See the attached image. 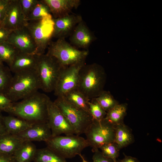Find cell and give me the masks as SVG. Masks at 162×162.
Here are the masks:
<instances>
[{
	"label": "cell",
	"mask_w": 162,
	"mask_h": 162,
	"mask_svg": "<svg viewBox=\"0 0 162 162\" xmlns=\"http://www.w3.org/2000/svg\"><path fill=\"white\" fill-rule=\"evenodd\" d=\"M97 38L82 20L75 27L70 36V44L77 48L88 49Z\"/></svg>",
	"instance_id": "5bb4252c"
},
{
	"label": "cell",
	"mask_w": 162,
	"mask_h": 162,
	"mask_svg": "<svg viewBox=\"0 0 162 162\" xmlns=\"http://www.w3.org/2000/svg\"><path fill=\"white\" fill-rule=\"evenodd\" d=\"M134 139L131 129L124 123L116 126L114 142L120 149L132 144Z\"/></svg>",
	"instance_id": "44dd1931"
},
{
	"label": "cell",
	"mask_w": 162,
	"mask_h": 162,
	"mask_svg": "<svg viewBox=\"0 0 162 162\" xmlns=\"http://www.w3.org/2000/svg\"><path fill=\"white\" fill-rule=\"evenodd\" d=\"M106 80V74L101 65L96 63L86 64L80 71L77 88L90 100L104 90Z\"/></svg>",
	"instance_id": "7a4b0ae2"
},
{
	"label": "cell",
	"mask_w": 162,
	"mask_h": 162,
	"mask_svg": "<svg viewBox=\"0 0 162 162\" xmlns=\"http://www.w3.org/2000/svg\"><path fill=\"white\" fill-rule=\"evenodd\" d=\"M39 55L20 52L8 65L14 74L26 70L36 69Z\"/></svg>",
	"instance_id": "ac0fdd59"
},
{
	"label": "cell",
	"mask_w": 162,
	"mask_h": 162,
	"mask_svg": "<svg viewBox=\"0 0 162 162\" xmlns=\"http://www.w3.org/2000/svg\"><path fill=\"white\" fill-rule=\"evenodd\" d=\"M7 133L17 135L31 127L33 123L19 117L9 115L4 116Z\"/></svg>",
	"instance_id": "d6986e66"
},
{
	"label": "cell",
	"mask_w": 162,
	"mask_h": 162,
	"mask_svg": "<svg viewBox=\"0 0 162 162\" xmlns=\"http://www.w3.org/2000/svg\"><path fill=\"white\" fill-rule=\"evenodd\" d=\"M85 64L83 62L63 68L53 91L55 95L63 96L77 88L80 71Z\"/></svg>",
	"instance_id": "30bf717a"
},
{
	"label": "cell",
	"mask_w": 162,
	"mask_h": 162,
	"mask_svg": "<svg viewBox=\"0 0 162 162\" xmlns=\"http://www.w3.org/2000/svg\"><path fill=\"white\" fill-rule=\"evenodd\" d=\"M50 100L46 94L38 91L13 102L8 113L33 123L47 122L48 104Z\"/></svg>",
	"instance_id": "6da1fadb"
},
{
	"label": "cell",
	"mask_w": 162,
	"mask_h": 162,
	"mask_svg": "<svg viewBox=\"0 0 162 162\" xmlns=\"http://www.w3.org/2000/svg\"><path fill=\"white\" fill-rule=\"evenodd\" d=\"M7 42L14 45L19 52L36 54L35 43L26 25L11 31Z\"/></svg>",
	"instance_id": "7c38bea8"
},
{
	"label": "cell",
	"mask_w": 162,
	"mask_h": 162,
	"mask_svg": "<svg viewBox=\"0 0 162 162\" xmlns=\"http://www.w3.org/2000/svg\"><path fill=\"white\" fill-rule=\"evenodd\" d=\"M93 153V162H115L112 159L104 157L99 149L96 150Z\"/></svg>",
	"instance_id": "e575fe53"
},
{
	"label": "cell",
	"mask_w": 162,
	"mask_h": 162,
	"mask_svg": "<svg viewBox=\"0 0 162 162\" xmlns=\"http://www.w3.org/2000/svg\"><path fill=\"white\" fill-rule=\"evenodd\" d=\"M53 38L65 39L70 36L77 24L83 20L81 16L71 14L66 16L53 18Z\"/></svg>",
	"instance_id": "9a60e30c"
},
{
	"label": "cell",
	"mask_w": 162,
	"mask_h": 162,
	"mask_svg": "<svg viewBox=\"0 0 162 162\" xmlns=\"http://www.w3.org/2000/svg\"><path fill=\"white\" fill-rule=\"evenodd\" d=\"M79 155L80 156V157H81V158L82 159V162H88L85 160L84 157L81 154H80Z\"/></svg>",
	"instance_id": "ab89813d"
},
{
	"label": "cell",
	"mask_w": 162,
	"mask_h": 162,
	"mask_svg": "<svg viewBox=\"0 0 162 162\" xmlns=\"http://www.w3.org/2000/svg\"><path fill=\"white\" fill-rule=\"evenodd\" d=\"M12 44L6 42L0 44V61L9 65L19 53Z\"/></svg>",
	"instance_id": "484cf974"
},
{
	"label": "cell",
	"mask_w": 162,
	"mask_h": 162,
	"mask_svg": "<svg viewBox=\"0 0 162 162\" xmlns=\"http://www.w3.org/2000/svg\"><path fill=\"white\" fill-rule=\"evenodd\" d=\"M37 149L32 142L24 141L13 155L15 162H32Z\"/></svg>",
	"instance_id": "7402d4cb"
},
{
	"label": "cell",
	"mask_w": 162,
	"mask_h": 162,
	"mask_svg": "<svg viewBox=\"0 0 162 162\" xmlns=\"http://www.w3.org/2000/svg\"><path fill=\"white\" fill-rule=\"evenodd\" d=\"M23 141H44L52 137L51 131L48 122L33 123L24 131L16 135Z\"/></svg>",
	"instance_id": "2e32d148"
},
{
	"label": "cell",
	"mask_w": 162,
	"mask_h": 162,
	"mask_svg": "<svg viewBox=\"0 0 162 162\" xmlns=\"http://www.w3.org/2000/svg\"><path fill=\"white\" fill-rule=\"evenodd\" d=\"M2 63H3L0 61V65Z\"/></svg>",
	"instance_id": "60d3db41"
},
{
	"label": "cell",
	"mask_w": 162,
	"mask_h": 162,
	"mask_svg": "<svg viewBox=\"0 0 162 162\" xmlns=\"http://www.w3.org/2000/svg\"><path fill=\"white\" fill-rule=\"evenodd\" d=\"M48 7L53 18L62 17L72 13L81 4L80 0H43Z\"/></svg>",
	"instance_id": "e0dca14e"
},
{
	"label": "cell",
	"mask_w": 162,
	"mask_h": 162,
	"mask_svg": "<svg viewBox=\"0 0 162 162\" xmlns=\"http://www.w3.org/2000/svg\"><path fill=\"white\" fill-rule=\"evenodd\" d=\"M27 23L20 0H10L2 27L11 32L23 27Z\"/></svg>",
	"instance_id": "4fadbf2b"
},
{
	"label": "cell",
	"mask_w": 162,
	"mask_h": 162,
	"mask_svg": "<svg viewBox=\"0 0 162 162\" xmlns=\"http://www.w3.org/2000/svg\"><path fill=\"white\" fill-rule=\"evenodd\" d=\"M51 15L48 6L43 0L38 1L26 18V21L41 19Z\"/></svg>",
	"instance_id": "4316f807"
},
{
	"label": "cell",
	"mask_w": 162,
	"mask_h": 162,
	"mask_svg": "<svg viewBox=\"0 0 162 162\" xmlns=\"http://www.w3.org/2000/svg\"><path fill=\"white\" fill-rule=\"evenodd\" d=\"M27 21L26 26L36 45V54H44L53 38L54 22L52 16Z\"/></svg>",
	"instance_id": "52a82bcc"
},
{
	"label": "cell",
	"mask_w": 162,
	"mask_h": 162,
	"mask_svg": "<svg viewBox=\"0 0 162 162\" xmlns=\"http://www.w3.org/2000/svg\"><path fill=\"white\" fill-rule=\"evenodd\" d=\"M124 158L122 159H118L117 162H140L139 160L136 158L130 156H128L123 153Z\"/></svg>",
	"instance_id": "8d00e7d4"
},
{
	"label": "cell",
	"mask_w": 162,
	"mask_h": 162,
	"mask_svg": "<svg viewBox=\"0 0 162 162\" xmlns=\"http://www.w3.org/2000/svg\"><path fill=\"white\" fill-rule=\"evenodd\" d=\"M12 102L4 94L0 93V111L8 112L12 106Z\"/></svg>",
	"instance_id": "d6a6232c"
},
{
	"label": "cell",
	"mask_w": 162,
	"mask_h": 162,
	"mask_svg": "<svg viewBox=\"0 0 162 162\" xmlns=\"http://www.w3.org/2000/svg\"><path fill=\"white\" fill-rule=\"evenodd\" d=\"M47 122L50 128L52 137L76 134L74 128L59 108L50 99L48 104Z\"/></svg>",
	"instance_id": "8fae6325"
},
{
	"label": "cell",
	"mask_w": 162,
	"mask_h": 162,
	"mask_svg": "<svg viewBox=\"0 0 162 162\" xmlns=\"http://www.w3.org/2000/svg\"><path fill=\"white\" fill-rule=\"evenodd\" d=\"M33 161L34 162H67L66 159L47 147L37 149Z\"/></svg>",
	"instance_id": "d4e9b609"
},
{
	"label": "cell",
	"mask_w": 162,
	"mask_h": 162,
	"mask_svg": "<svg viewBox=\"0 0 162 162\" xmlns=\"http://www.w3.org/2000/svg\"><path fill=\"white\" fill-rule=\"evenodd\" d=\"M8 67L0 65V93L5 94L10 84L13 76Z\"/></svg>",
	"instance_id": "f1b7e54d"
},
{
	"label": "cell",
	"mask_w": 162,
	"mask_h": 162,
	"mask_svg": "<svg viewBox=\"0 0 162 162\" xmlns=\"http://www.w3.org/2000/svg\"><path fill=\"white\" fill-rule=\"evenodd\" d=\"M62 97L74 106L89 113L88 102L90 100L77 88L70 91Z\"/></svg>",
	"instance_id": "603a6c76"
},
{
	"label": "cell",
	"mask_w": 162,
	"mask_h": 162,
	"mask_svg": "<svg viewBox=\"0 0 162 162\" xmlns=\"http://www.w3.org/2000/svg\"><path fill=\"white\" fill-rule=\"evenodd\" d=\"M95 99L106 112L119 104L109 91L104 90Z\"/></svg>",
	"instance_id": "83f0119b"
},
{
	"label": "cell",
	"mask_w": 162,
	"mask_h": 162,
	"mask_svg": "<svg viewBox=\"0 0 162 162\" xmlns=\"http://www.w3.org/2000/svg\"><path fill=\"white\" fill-rule=\"evenodd\" d=\"M47 53L54 57L63 67L86 62L88 50H80L67 42L65 39L59 38L52 41Z\"/></svg>",
	"instance_id": "5b68a950"
},
{
	"label": "cell",
	"mask_w": 162,
	"mask_h": 162,
	"mask_svg": "<svg viewBox=\"0 0 162 162\" xmlns=\"http://www.w3.org/2000/svg\"><path fill=\"white\" fill-rule=\"evenodd\" d=\"M10 31L3 27H0V44L7 42Z\"/></svg>",
	"instance_id": "d590c367"
},
{
	"label": "cell",
	"mask_w": 162,
	"mask_h": 162,
	"mask_svg": "<svg viewBox=\"0 0 162 162\" xmlns=\"http://www.w3.org/2000/svg\"><path fill=\"white\" fill-rule=\"evenodd\" d=\"M127 108V103L119 104L107 112L105 118L115 126L123 123Z\"/></svg>",
	"instance_id": "cb8c5ba5"
},
{
	"label": "cell",
	"mask_w": 162,
	"mask_h": 162,
	"mask_svg": "<svg viewBox=\"0 0 162 162\" xmlns=\"http://www.w3.org/2000/svg\"><path fill=\"white\" fill-rule=\"evenodd\" d=\"M45 142L47 147L65 159L79 155L89 146L86 139L76 134L52 137Z\"/></svg>",
	"instance_id": "277c9868"
},
{
	"label": "cell",
	"mask_w": 162,
	"mask_h": 162,
	"mask_svg": "<svg viewBox=\"0 0 162 162\" xmlns=\"http://www.w3.org/2000/svg\"><path fill=\"white\" fill-rule=\"evenodd\" d=\"M115 127L105 118L100 121L93 119L84 133L93 152L104 144L114 142Z\"/></svg>",
	"instance_id": "9c48e42d"
},
{
	"label": "cell",
	"mask_w": 162,
	"mask_h": 162,
	"mask_svg": "<svg viewBox=\"0 0 162 162\" xmlns=\"http://www.w3.org/2000/svg\"><path fill=\"white\" fill-rule=\"evenodd\" d=\"M63 67L53 56L47 53L39 55L36 70L40 89L46 92H53Z\"/></svg>",
	"instance_id": "8992f818"
},
{
	"label": "cell",
	"mask_w": 162,
	"mask_h": 162,
	"mask_svg": "<svg viewBox=\"0 0 162 162\" xmlns=\"http://www.w3.org/2000/svg\"><path fill=\"white\" fill-rule=\"evenodd\" d=\"M79 135L85 133L93 121L90 113L74 106L62 96L57 97L53 101Z\"/></svg>",
	"instance_id": "ba28073f"
},
{
	"label": "cell",
	"mask_w": 162,
	"mask_h": 162,
	"mask_svg": "<svg viewBox=\"0 0 162 162\" xmlns=\"http://www.w3.org/2000/svg\"><path fill=\"white\" fill-rule=\"evenodd\" d=\"M6 133H7L4 123V116L0 111V135Z\"/></svg>",
	"instance_id": "f35d334b"
},
{
	"label": "cell",
	"mask_w": 162,
	"mask_h": 162,
	"mask_svg": "<svg viewBox=\"0 0 162 162\" xmlns=\"http://www.w3.org/2000/svg\"><path fill=\"white\" fill-rule=\"evenodd\" d=\"M10 0H0V27H2Z\"/></svg>",
	"instance_id": "836d02e7"
},
{
	"label": "cell",
	"mask_w": 162,
	"mask_h": 162,
	"mask_svg": "<svg viewBox=\"0 0 162 162\" xmlns=\"http://www.w3.org/2000/svg\"><path fill=\"white\" fill-rule=\"evenodd\" d=\"M89 112L93 119L100 121L106 117L107 112L100 105L95 98L88 102Z\"/></svg>",
	"instance_id": "f546056e"
},
{
	"label": "cell",
	"mask_w": 162,
	"mask_h": 162,
	"mask_svg": "<svg viewBox=\"0 0 162 162\" xmlns=\"http://www.w3.org/2000/svg\"><path fill=\"white\" fill-rule=\"evenodd\" d=\"M24 141L18 136L8 133L0 135V153L13 155Z\"/></svg>",
	"instance_id": "ffe728a7"
},
{
	"label": "cell",
	"mask_w": 162,
	"mask_h": 162,
	"mask_svg": "<svg viewBox=\"0 0 162 162\" xmlns=\"http://www.w3.org/2000/svg\"><path fill=\"white\" fill-rule=\"evenodd\" d=\"M0 162H15L13 155L0 153Z\"/></svg>",
	"instance_id": "74e56055"
},
{
	"label": "cell",
	"mask_w": 162,
	"mask_h": 162,
	"mask_svg": "<svg viewBox=\"0 0 162 162\" xmlns=\"http://www.w3.org/2000/svg\"><path fill=\"white\" fill-rule=\"evenodd\" d=\"M38 1V0H20L22 11L25 17L26 20Z\"/></svg>",
	"instance_id": "1f68e13d"
},
{
	"label": "cell",
	"mask_w": 162,
	"mask_h": 162,
	"mask_svg": "<svg viewBox=\"0 0 162 162\" xmlns=\"http://www.w3.org/2000/svg\"><path fill=\"white\" fill-rule=\"evenodd\" d=\"M99 149L104 157L117 162V159L119 156L120 149L115 142H111L104 144Z\"/></svg>",
	"instance_id": "4dcf8cb0"
},
{
	"label": "cell",
	"mask_w": 162,
	"mask_h": 162,
	"mask_svg": "<svg viewBox=\"0 0 162 162\" xmlns=\"http://www.w3.org/2000/svg\"><path fill=\"white\" fill-rule=\"evenodd\" d=\"M40 89L36 69L14 74L5 94L13 102L24 99Z\"/></svg>",
	"instance_id": "3957f363"
}]
</instances>
